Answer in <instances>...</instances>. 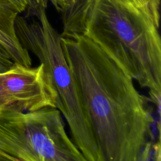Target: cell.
Returning a JSON list of instances; mask_svg holds the SVG:
<instances>
[{
	"instance_id": "1",
	"label": "cell",
	"mask_w": 161,
	"mask_h": 161,
	"mask_svg": "<svg viewBox=\"0 0 161 161\" xmlns=\"http://www.w3.org/2000/svg\"><path fill=\"white\" fill-rule=\"evenodd\" d=\"M61 45L102 161H138L152 133L147 97L86 35L62 37Z\"/></svg>"
},
{
	"instance_id": "2",
	"label": "cell",
	"mask_w": 161,
	"mask_h": 161,
	"mask_svg": "<svg viewBox=\"0 0 161 161\" xmlns=\"http://www.w3.org/2000/svg\"><path fill=\"white\" fill-rule=\"evenodd\" d=\"M153 19L121 0H95L83 35L138 84L161 91V40Z\"/></svg>"
},
{
	"instance_id": "3",
	"label": "cell",
	"mask_w": 161,
	"mask_h": 161,
	"mask_svg": "<svg viewBox=\"0 0 161 161\" xmlns=\"http://www.w3.org/2000/svg\"><path fill=\"white\" fill-rule=\"evenodd\" d=\"M47 0H31L26 16L18 15L15 30L22 46L42 64L57 93L55 108L65 118L74 143L86 161H102L88 118L80 101L72 73L61 45V35L47 13Z\"/></svg>"
},
{
	"instance_id": "4",
	"label": "cell",
	"mask_w": 161,
	"mask_h": 161,
	"mask_svg": "<svg viewBox=\"0 0 161 161\" xmlns=\"http://www.w3.org/2000/svg\"><path fill=\"white\" fill-rule=\"evenodd\" d=\"M0 151L13 161H86L53 107L27 112L0 108Z\"/></svg>"
},
{
	"instance_id": "5",
	"label": "cell",
	"mask_w": 161,
	"mask_h": 161,
	"mask_svg": "<svg viewBox=\"0 0 161 161\" xmlns=\"http://www.w3.org/2000/svg\"><path fill=\"white\" fill-rule=\"evenodd\" d=\"M56 103L57 93L42 64L31 67L14 63L0 72L1 109L27 112L55 108Z\"/></svg>"
},
{
	"instance_id": "6",
	"label": "cell",
	"mask_w": 161,
	"mask_h": 161,
	"mask_svg": "<svg viewBox=\"0 0 161 161\" xmlns=\"http://www.w3.org/2000/svg\"><path fill=\"white\" fill-rule=\"evenodd\" d=\"M95 0H70L61 13L63 31L62 38H72L83 35L87 17Z\"/></svg>"
},
{
	"instance_id": "7",
	"label": "cell",
	"mask_w": 161,
	"mask_h": 161,
	"mask_svg": "<svg viewBox=\"0 0 161 161\" xmlns=\"http://www.w3.org/2000/svg\"><path fill=\"white\" fill-rule=\"evenodd\" d=\"M131 4L143 13L150 16L155 23L159 25L160 22V0H121Z\"/></svg>"
},
{
	"instance_id": "8",
	"label": "cell",
	"mask_w": 161,
	"mask_h": 161,
	"mask_svg": "<svg viewBox=\"0 0 161 161\" xmlns=\"http://www.w3.org/2000/svg\"><path fill=\"white\" fill-rule=\"evenodd\" d=\"M13 64L6 51L0 45V72L7 70Z\"/></svg>"
},
{
	"instance_id": "9",
	"label": "cell",
	"mask_w": 161,
	"mask_h": 161,
	"mask_svg": "<svg viewBox=\"0 0 161 161\" xmlns=\"http://www.w3.org/2000/svg\"><path fill=\"white\" fill-rule=\"evenodd\" d=\"M19 14L25 12L31 3V0H8Z\"/></svg>"
},
{
	"instance_id": "10",
	"label": "cell",
	"mask_w": 161,
	"mask_h": 161,
	"mask_svg": "<svg viewBox=\"0 0 161 161\" xmlns=\"http://www.w3.org/2000/svg\"><path fill=\"white\" fill-rule=\"evenodd\" d=\"M50 1L58 11L62 13L69 5L70 0H47Z\"/></svg>"
},
{
	"instance_id": "11",
	"label": "cell",
	"mask_w": 161,
	"mask_h": 161,
	"mask_svg": "<svg viewBox=\"0 0 161 161\" xmlns=\"http://www.w3.org/2000/svg\"><path fill=\"white\" fill-rule=\"evenodd\" d=\"M0 161H13V160L11 157L0 151Z\"/></svg>"
}]
</instances>
